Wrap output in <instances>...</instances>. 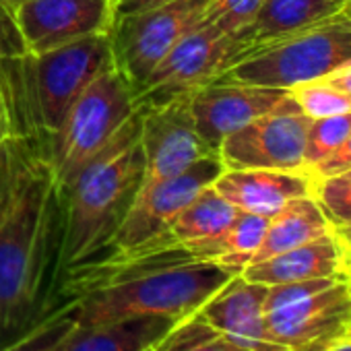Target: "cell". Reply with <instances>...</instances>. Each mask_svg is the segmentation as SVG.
Instances as JSON below:
<instances>
[{
	"label": "cell",
	"instance_id": "obj_37",
	"mask_svg": "<svg viewBox=\"0 0 351 351\" xmlns=\"http://www.w3.org/2000/svg\"><path fill=\"white\" fill-rule=\"evenodd\" d=\"M11 134V128L7 124V116H5V110H3V101H0V141H3L5 136Z\"/></svg>",
	"mask_w": 351,
	"mask_h": 351
},
{
	"label": "cell",
	"instance_id": "obj_27",
	"mask_svg": "<svg viewBox=\"0 0 351 351\" xmlns=\"http://www.w3.org/2000/svg\"><path fill=\"white\" fill-rule=\"evenodd\" d=\"M312 197L332 228L351 223V176L343 173L316 180Z\"/></svg>",
	"mask_w": 351,
	"mask_h": 351
},
{
	"label": "cell",
	"instance_id": "obj_9",
	"mask_svg": "<svg viewBox=\"0 0 351 351\" xmlns=\"http://www.w3.org/2000/svg\"><path fill=\"white\" fill-rule=\"evenodd\" d=\"M209 3L211 0H176L112 21L108 38L114 66L134 95L167 52L201 23Z\"/></svg>",
	"mask_w": 351,
	"mask_h": 351
},
{
	"label": "cell",
	"instance_id": "obj_2",
	"mask_svg": "<svg viewBox=\"0 0 351 351\" xmlns=\"http://www.w3.org/2000/svg\"><path fill=\"white\" fill-rule=\"evenodd\" d=\"M232 277L219 263L197 258L178 244H163L93 258L66 273L58 291L75 304L77 324L89 326L145 314L189 316Z\"/></svg>",
	"mask_w": 351,
	"mask_h": 351
},
{
	"label": "cell",
	"instance_id": "obj_12",
	"mask_svg": "<svg viewBox=\"0 0 351 351\" xmlns=\"http://www.w3.org/2000/svg\"><path fill=\"white\" fill-rule=\"evenodd\" d=\"M112 0H25L13 23L29 56L46 54L71 42L108 34Z\"/></svg>",
	"mask_w": 351,
	"mask_h": 351
},
{
	"label": "cell",
	"instance_id": "obj_28",
	"mask_svg": "<svg viewBox=\"0 0 351 351\" xmlns=\"http://www.w3.org/2000/svg\"><path fill=\"white\" fill-rule=\"evenodd\" d=\"M261 5L263 0H211L201 23L215 25L223 34H236L254 19Z\"/></svg>",
	"mask_w": 351,
	"mask_h": 351
},
{
	"label": "cell",
	"instance_id": "obj_13",
	"mask_svg": "<svg viewBox=\"0 0 351 351\" xmlns=\"http://www.w3.org/2000/svg\"><path fill=\"white\" fill-rule=\"evenodd\" d=\"M289 101V89L215 79L191 95V114L197 134L217 155L221 143L232 132Z\"/></svg>",
	"mask_w": 351,
	"mask_h": 351
},
{
	"label": "cell",
	"instance_id": "obj_35",
	"mask_svg": "<svg viewBox=\"0 0 351 351\" xmlns=\"http://www.w3.org/2000/svg\"><path fill=\"white\" fill-rule=\"evenodd\" d=\"M25 3V0H0V19H13L15 11Z\"/></svg>",
	"mask_w": 351,
	"mask_h": 351
},
{
	"label": "cell",
	"instance_id": "obj_30",
	"mask_svg": "<svg viewBox=\"0 0 351 351\" xmlns=\"http://www.w3.org/2000/svg\"><path fill=\"white\" fill-rule=\"evenodd\" d=\"M349 171H351V132L332 155H328L322 163H318L310 171V176L314 180H322V178H332V176H341Z\"/></svg>",
	"mask_w": 351,
	"mask_h": 351
},
{
	"label": "cell",
	"instance_id": "obj_8",
	"mask_svg": "<svg viewBox=\"0 0 351 351\" xmlns=\"http://www.w3.org/2000/svg\"><path fill=\"white\" fill-rule=\"evenodd\" d=\"M244 50L238 32L223 34L215 25L199 23L153 69L134 95L136 106L157 108L193 95L228 71Z\"/></svg>",
	"mask_w": 351,
	"mask_h": 351
},
{
	"label": "cell",
	"instance_id": "obj_41",
	"mask_svg": "<svg viewBox=\"0 0 351 351\" xmlns=\"http://www.w3.org/2000/svg\"><path fill=\"white\" fill-rule=\"evenodd\" d=\"M114 3H116V0H112V5H114Z\"/></svg>",
	"mask_w": 351,
	"mask_h": 351
},
{
	"label": "cell",
	"instance_id": "obj_42",
	"mask_svg": "<svg viewBox=\"0 0 351 351\" xmlns=\"http://www.w3.org/2000/svg\"><path fill=\"white\" fill-rule=\"evenodd\" d=\"M0 143H3V141H0Z\"/></svg>",
	"mask_w": 351,
	"mask_h": 351
},
{
	"label": "cell",
	"instance_id": "obj_5",
	"mask_svg": "<svg viewBox=\"0 0 351 351\" xmlns=\"http://www.w3.org/2000/svg\"><path fill=\"white\" fill-rule=\"evenodd\" d=\"M134 112V93L116 66L101 73L77 97L46 147L48 161L62 195Z\"/></svg>",
	"mask_w": 351,
	"mask_h": 351
},
{
	"label": "cell",
	"instance_id": "obj_38",
	"mask_svg": "<svg viewBox=\"0 0 351 351\" xmlns=\"http://www.w3.org/2000/svg\"><path fill=\"white\" fill-rule=\"evenodd\" d=\"M345 335H349V337H351V320H349V324H347V328H345Z\"/></svg>",
	"mask_w": 351,
	"mask_h": 351
},
{
	"label": "cell",
	"instance_id": "obj_22",
	"mask_svg": "<svg viewBox=\"0 0 351 351\" xmlns=\"http://www.w3.org/2000/svg\"><path fill=\"white\" fill-rule=\"evenodd\" d=\"M267 226L269 217L240 211L219 242L215 263H219L234 275H240L261 248L263 238L267 234Z\"/></svg>",
	"mask_w": 351,
	"mask_h": 351
},
{
	"label": "cell",
	"instance_id": "obj_11",
	"mask_svg": "<svg viewBox=\"0 0 351 351\" xmlns=\"http://www.w3.org/2000/svg\"><path fill=\"white\" fill-rule=\"evenodd\" d=\"M141 149L145 167L138 189L178 176L205 155H215L197 134L191 114V95L165 106L143 108Z\"/></svg>",
	"mask_w": 351,
	"mask_h": 351
},
{
	"label": "cell",
	"instance_id": "obj_36",
	"mask_svg": "<svg viewBox=\"0 0 351 351\" xmlns=\"http://www.w3.org/2000/svg\"><path fill=\"white\" fill-rule=\"evenodd\" d=\"M339 271H341L343 279L351 285V248H341V263H339Z\"/></svg>",
	"mask_w": 351,
	"mask_h": 351
},
{
	"label": "cell",
	"instance_id": "obj_16",
	"mask_svg": "<svg viewBox=\"0 0 351 351\" xmlns=\"http://www.w3.org/2000/svg\"><path fill=\"white\" fill-rule=\"evenodd\" d=\"M314 182L308 171L223 169L213 186L238 211L271 219L289 201L312 197Z\"/></svg>",
	"mask_w": 351,
	"mask_h": 351
},
{
	"label": "cell",
	"instance_id": "obj_33",
	"mask_svg": "<svg viewBox=\"0 0 351 351\" xmlns=\"http://www.w3.org/2000/svg\"><path fill=\"white\" fill-rule=\"evenodd\" d=\"M322 81H326L328 85H332L335 89H339L351 99V60L341 64L337 71L328 73L326 77H322Z\"/></svg>",
	"mask_w": 351,
	"mask_h": 351
},
{
	"label": "cell",
	"instance_id": "obj_17",
	"mask_svg": "<svg viewBox=\"0 0 351 351\" xmlns=\"http://www.w3.org/2000/svg\"><path fill=\"white\" fill-rule=\"evenodd\" d=\"M238 213L240 211L211 184L173 219L167 236L173 244L186 248L197 258L215 263L219 242Z\"/></svg>",
	"mask_w": 351,
	"mask_h": 351
},
{
	"label": "cell",
	"instance_id": "obj_23",
	"mask_svg": "<svg viewBox=\"0 0 351 351\" xmlns=\"http://www.w3.org/2000/svg\"><path fill=\"white\" fill-rule=\"evenodd\" d=\"M151 351H246L221 337L201 312L182 316Z\"/></svg>",
	"mask_w": 351,
	"mask_h": 351
},
{
	"label": "cell",
	"instance_id": "obj_40",
	"mask_svg": "<svg viewBox=\"0 0 351 351\" xmlns=\"http://www.w3.org/2000/svg\"><path fill=\"white\" fill-rule=\"evenodd\" d=\"M341 176H343V173H341ZM347 176H351V171H349V173H347Z\"/></svg>",
	"mask_w": 351,
	"mask_h": 351
},
{
	"label": "cell",
	"instance_id": "obj_4",
	"mask_svg": "<svg viewBox=\"0 0 351 351\" xmlns=\"http://www.w3.org/2000/svg\"><path fill=\"white\" fill-rule=\"evenodd\" d=\"M351 60V5L300 32L244 52L219 81L289 89L316 81Z\"/></svg>",
	"mask_w": 351,
	"mask_h": 351
},
{
	"label": "cell",
	"instance_id": "obj_26",
	"mask_svg": "<svg viewBox=\"0 0 351 351\" xmlns=\"http://www.w3.org/2000/svg\"><path fill=\"white\" fill-rule=\"evenodd\" d=\"M289 95L300 108V112L310 120L351 112V99L322 79L298 83L289 87Z\"/></svg>",
	"mask_w": 351,
	"mask_h": 351
},
{
	"label": "cell",
	"instance_id": "obj_39",
	"mask_svg": "<svg viewBox=\"0 0 351 351\" xmlns=\"http://www.w3.org/2000/svg\"><path fill=\"white\" fill-rule=\"evenodd\" d=\"M341 3H345V5H351V0H341Z\"/></svg>",
	"mask_w": 351,
	"mask_h": 351
},
{
	"label": "cell",
	"instance_id": "obj_1",
	"mask_svg": "<svg viewBox=\"0 0 351 351\" xmlns=\"http://www.w3.org/2000/svg\"><path fill=\"white\" fill-rule=\"evenodd\" d=\"M64 199L46 151L25 136L0 143V349L54 308Z\"/></svg>",
	"mask_w": 351,
	"mask_h": 351
},
{
	"label": "cell",
	"instance_id": "obj_29",
	"mask_svg": "<svg viewBox=\"0 0 351 351\" xmlns=\"http://www.w3.org/2000/svg\"><path fill=\"white\" fill-rule=\"evenodd\" d=\"M339 279H343V277L341 275H337V277H316V279H306V281H291V283L271 285L267 289V298H265V312L295 304L300 300H306V298L330 287Z\"/></svg>",
	"mask_w": 351,
	"mask_h": 351
},
{
	"label": "cell",
	"instance_id": "obj_15",
	"mask_svg": "<svg viewBox=\"0 0 351 351\" xmlns=\"http://www.w3.org/2000/svg\"><path fill=\"white\" fill-rule=\"evenodd\" d=\"M267 285L248 281L242 273L234 275L199 310L201 316L230 343L246 351H289L275 343L265 326Z\"/></svg>",
	"mask_w": 351,
	"mask_h": 351
},
{
	"label": "cell",
	"instance_id": "obj_32",
	"mask_svg": "<svg viewBox=\"0 0 351 351\" xmlns=\"http://www.w3.org/2000/svg\"><path fill=\"white\" fill-rule=\"evenodd\" d=\"M289 351H351V337L349 335H337V337H328L322 341H314Z\"/></svg>",
	"mask_w": 351,
	"mask_h": 351
},
{
	"label": "cell",
	"instance_id": "obj_6",
	"mask_svg": "<svg viewBox=\"0 0 351 351\" xmlns=\"http://www.w3.org/2000/svg\"><path fill=\"white\" fill-rule=\"evenodd\" d=\"M223 169L226 165L219 155H205L178 176H171L147 189H138L108 248L104 250V256L130 254L151 246L173 244L167 236L173 219L207 186L215 184Z\"/></svg>",
	"mask_w": 351,
	"mask_h": 351
},
{
	"label": "cell",
	"instance_id": "obj_21",
	"mask_svg": "<svg viewBox=\"0 0 351 351\" xmlns=\"http://www.w3.org/2000/svg\"><path fill=\"white\" fill-rule=\"evenodd\" d=\"M332 232V226L324 217L320 205L314 197H300L289 201L279 213L269 219L267 234L261 248L256 250L252 263L271 258L295 246L308 244Z\"/></svg>",
	"mask_w": 351,
	"mask_h": 351
},
{
	"label": "cell",
	"instance_id": "obj_25",
	"mask_svg": "<svg viewBox=\"0 0 351 351\" xmlns=\"http://www.w3.org/2000/svg\"><path fill=\"white\" fill-rule=\"evenodd\" d=\"M351 132V112L310 120L304 149V167L310 173L318 163L332 155Z\"/></svg>",
	"mask_w": 351,
	"mask_h": 351
},
{
	"label": "cell",
	"instance_id": "obj_14",
	"mask_svg": "<svg viewBox=\"0 0 351 351\" xmlns=\"http://www.w3.org/2000/svg\"><path fill=\"white\" fill-rule=\"evenodd\" d=\"M349 320L351 285L345 279L306 300L265 312L269 337L287 349L343 335Z\"/></svg>",
	"mask_w": 351,
	"mask_h": 351
},
{
	"label": "cell",
	"instance_id": "obj_10",
	"mask_svg": "<svg viewBox=\"0 0 351 351\" xmlns=\"http://www.w3.org/2000/svg\"><path fill=\"white\" fill-rule=\"evenodd\" d=\"M310 118L291 99L232 132L217 155L226 169H279L306 171L304 149Z\"/></svg>",
	"mask_w": 351,
	"mask_h": 351
},
{
	"label": "cell",
	"instance_id": "obj_24",
	"mask_svg": "<svg viewBox=\"0 0 351 351\" xmlns=\"http://www.w3.org/2000/svg\"><path fill=\"white\" fill-rule=\"evenodd\" d=\"M77 326V310L71 300L56 306L32 332L0 351H64L71 332Z\"/></svg>",
	"mask_w": 351,
	"mask_h": 351
},
{
	"label": "cell",
	"instance_id": "obj_7",
	"mask_svg": "<svg viewBox=\"0 0 351 351\" xmlns=\"http://www.w3.org/2000/svg\"><path fill=\"white\" fill-rule=\"evenodd\" d=\"M32 104L38 124L50 138L62 124L77 97L108 69L114 66L108 34H95L46 54L29 56Z\"/></svg>",
	"mask_w": 351,
	"mask_h": 351
},
{
	"label": "cell",
	"instance_id": "obj_31",
	"mask_svg": "<svg viewBox=\"0 0 351 351\" xmlns=\"http://www.w3.org/2000/svg\"><path fill=\"white\" fill-rule=\"evenodd\" d=\"M169 3H176V0H116L112 13H114V19H118L126 15H138V13H145L163 5H169Z\"/></svg>",
	"mask_w": 351,
	"mask_h": 351
},
{
	"label": "cell",
	"instance_id": "obj_18",
	"mask_svg": "<svg viewBox=\"0 0 351 351\" xmlns=\"http://www.w3.org/2000/svg\"><path fill=\"white\" fill-rule=\"evenodd\" d=\"M339 263H341V246L337 244L330 232L308 244L252 263L242 271V275L252 283L271 287L279 283L306 281L316 277H337L341 275Z\"/></svg>",
	"mask_w": 351,
	"mask_h": 351
},
{
	"label": "cell",
	"instance_id": "obj_3",
	"mask_svg": "<svg viewBox=\"0 0 351 351\" xmlns=\"http://www.w3.org/2000/svg\"><path fill=\"white\" fill-rule=\"evenodd\" d=\"M143 108L83 167L64 199V226L58 256V285L66 273L97 258L110 244L143 178Z\"/></svg>",
	"mask_w": 351,
	"mask_h": 351
},
{
	"label": "cell",
	"instance_id": "obj_19",
	"mask_svg": "<svg viewBox=\"0 0 351 351\" xmlns=\"http://www.w3.org/2000/svg\"><path fill=\"white\" fill-rule=\"evenodd\" d=\"M180 318L145 314L75 326L64 351H151Z\"/></svg>",
	"mask_w": 351,
	"mask_h": 351
},
{
	"label": "cell",
	"instance_id": "obj_20",
	"mask_svg": "<svg viewBox=\"0 0 351 351\" xmlns=\"http://www.w3.org/2000/svg\"><path fill=\"white\" fill-rule=\"evenodd\" d=\"M345 3L341 0H263L254 19L238 32L246 50L269 44L277 38L300 32L316 21L341 13Z\"/></svg>",
	"mask_w": 351,
	"mask_h": 351
},
{
	"label": "cell",
	"instance_id": "obj_34",
	"mask_svg": "<svg viewBox=\"0 0 351 351\" xmlns=\"http://www.w3.org/2000/svg\"><path fill=\"white\" fill-rule=\"evenodd\" d=\"M332 236H335V240H337V244L341 248H351V223L335 226L332 228Z\"/></svg>",
	"mask_w": 351,
	"mask_h": 351
}]
</instances>
